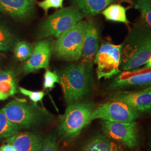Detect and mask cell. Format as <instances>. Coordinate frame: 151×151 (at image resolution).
<instances>
[{"label": "cell", "mask_w": 151, "mask_h": 151, "mask_svg": "<svg viewBox=\"0 0 151 151\" xmlns=\"http://www.w3.org/2000/svg\"><path fill=\"white\" fill-rule=\"evenodd\" d=\"M151 57V31L137 29L122 48L121 66L123 70H133L145 65Z\"/></svg>", "instance_id": "3957f363"}, {"label": "cell", "mask_w": 151, "mask_h": 151, "mask_svg": "<svg viewBox=\"0 0 151 151\" xmlns=\"http://www.w3.org/2000/svg\"><path fill=\"white\" fill-rule=\"evenodd\" d=\"M151 86V68L121 72L111 82L109 89L122 90L130 87Z\"/></svg>", "instance_id": "30bf717a"}, {"label": "cell", "mask_w": 151, "mask_h": 151, "mask_svg": "<svg viewBox=\"0 0 151 151\" xmlns=\"http://www.w3.org/2000/svg\"><path fill=\"white\" fill-rule=\"evenodd\" d=\"M22 130L7 118L2 110H0V138H9Z\"/></svg>", "instance_id": "ffe728a7"}, {"label": "cell", "mask_w": 151, "mask_h": 151, "mask_svg": "<svg viewBox=\"0 0 151 151\" xmlns=\"http://www.w3.org/2000/svg\"><path fill=\"white\" fill-rule=\"evenodd\" d=\"M2 110L7 118L22 129H43L54 121L53 115L45 108L24 100H13Z\"/></svg>", "instance_id": "6da1fadb"}, {"label": "cell", "mask_w": 151, "mask_h": 151, "mask_svg": "<svg viewBox=\"0 0 151 151\" xmlns=\"http://www.w3.org/2000/svg\"><path fill=\"white\" fill-rule=\"evenodd\" d=\"M144 68H151V57L148 61L144 65Z\"/></svg>", "instance_id": "4dcf8cb0"}, {"label": "cell", "mask_w": 151, "mask_h": 151, "mask_svg": "<svg viewBox=\"0 0 151 151\" xmlns=\"http://www.w3.org/2000/svg\"><path fill=\"white\" fill-rule=\"evenodd\" d=\"M149 146H150V148H151V133L150 134V138H149Z\"/></svg>", "instance_id": "1f68e13d"}, {"label": "cell", "mask_w": 151, "mask_h": 151, "mask_svg": "<svg viewBox=\"0 0 151 151\" xmlns=\"http://www.w3.org/2000/svg\"><path fill=\"white\" fill-rule=\"evenodd\" d=\"M96 105L92 103H74L68 105L65 113L60 116L58 134L60 138L70 141L76 138L90 124V117Z\"/></svg>", "instance_id": "277c9868"}, {"label": "cell", "mask_w": 151, "mask_h": 151, "mask_svg": "<svg viewBox=\"0 0 151 151\" xmlns=\"http://www.w3.org/2000/svg\"><path fill=\"white\" fill-rule=\"evenodd\" d=\"M17 43V39L15 35L5 25L0 23V50H13Z\"/></svg>", "instance_id": "d6986e66"}, {"label": "cell", "mask_w": 151, "mask_h": 151, "mask_svg": "<svg viewBox=\"0 0 151 151\" xmlns=\"http://www.w3.org/2000/svg\"><path fill=\"white\" fill-rule=\"evenodd\" d=\"M65 0H43L38 2V5L43 10L45 14H47L50 9L63 8Z\"/></svg>", "instance_id": "d4e9b609"}, {"label": "cell", "mask_w": 151, "mask_h": 151, "mask_svg": "<svg viewBox=\"0 0 151 151\" xmlns=\"http://www.w3.org/2000/svg\"><path fill=\"white\" fill-rule=\"evenodd\" d=\"M14 53L16 58L20 61L28 60L32 54V45L25 41L19 42L14 48Z\"/></svg>", "instance_id": "7402d4cb"}, {"label": "cell", "mask_w": 151, "mask_h": 151, "mask_svg": "<svg viewBox=\"0 0 151 151\" xmlns=\"http://www.w3.org/2000/svg\"><path fill=\"white\" fill-rule=\"evenodd\" d=\"M36 0H0V12L17 20H25L33 14Z\"/></svg>", "instance_id": "5bb4252c"}, {"label": "cell", "mask_w": 151, "mask_h": 151, "mask_svg": "<svg viewBox=\"0 0 151 151\" xmlns=\"http://www.w3.org/2000/svg\"><path fill=\"white\" fill-rule=\"evenodd\" d=\"M9 97L8 95H6L4 93L0 91V100H5L6 99H8V97Z\"/></svg>", "instance_id": "f546056e"}, {"label": "cell", "mask_w": 151, "mask_h": 151, "mask_svg": "<svg viewBox=\"0 0 151 151\" xmlns=\"http://www.w3.org/2000/svg\"><path fill=\"white\" fill-rule=\"evenodd\" d=\"M114 0H73L77 9L83 15L95 16Z\"/></svg>", "instance_id": "e0dca14e"}, {"label": "cell", "mask_w": 151, "mask_h": 151, "mask_svg": "<svg viewBox=\"0 0 151 151\" xmlns=\"http://www.w3.org/2000/svg\"><path fill=\"white\" fill-rule=\"evenodd\" d=\"M0 151H16L14 147L11 144L7 143L0 147Z\"/></svg>", "instance_id": "f1b7e54d"}, {"label": "cell", "mask_w": 151, "mask_h": 151, "mask_svg": "<svg viewBox=\"0 0 151 151\" xmlns=\"http://www.w3.org/2000/svg\"><path fill=\"white\" fill-rule=\"evenodd\" d=\"M127 9L119 4H112L107 6L102 11L104 16L109 21L118 22L129 24L127 17Z\"/></svg>", "instance_id": "ac0fdd59"}, {"label": "cell", "mask_w": 151, "mask_h": 151, "mask_svg": "<svg viewBox=\"0 0 151 151\" xmlns=\"http://www.w3.org/2000/svg\"><path fill=\"white\" fill-rule=\"evenodd\" d=\"M140 113L129 105L122 101L111 99L93 110L90 121L101 119L112 122H130L135 121Z\"/></svg>", "instance_id": "ba28073f"}, {"label": "cell", "mask_w": 151, "mask_h": 151, "mask_svg": "<svg viewBox=\"0 0 151 151\" xmlns=\"http://www.w3.org/2000/svg\"><path fill=\"white\" fill-rule=\"evenodd\" d=\"M53 49V44L49 40H42L38 42L33 48L32 55L24 65V73L27 74L42 68L48 69Z\"/></svg>", "instance_id": "7c38bea8"}, {"label": "cell", "mask_w": 151, "mask_h": 151, "mask_svg": "<svg viewBox=\"0 0 151 151\" xmlns=\"http://www.w3.org/2000/svg\"><path fill=\"white\" fill-rule=\"evenodd\" d=\"M6 141L12 145L16 151H40L44 138L37 132H19L7 138Z\"/></svg>", "instance_id": "9a60e30c"}, {"label": "cell", "mask_w": 151, "mask_h": 151, "mask_svg": "<svg viewBox=\"0 0 151 151\" xmlns=\"http://www.w3.org/2000/svg\"><path fill=\"white\" fill-rule=\"evenodd\" d=\"M0 91L9 96L14 95L17 93L16 81H5L0 82Z\"/></svg>", "instance_id": "4316f807"}, {"label": "cell", "mask_w": 151, "mask_h": 151, "mask_svg": "<svg viewBox=\"0 0 151 151\" xmlns=\"http://www.w3.org/2000/svg\"><path fill=\"white\" fill-rule=\"evenodd\" d=\"M56 83L60 84L58 75H57L55 72H52L49 69H46L44 76V88L46 90H51L54 88V85Z\"/></svg>", "instance_id": "603a6c76"}, {"label": "cell", "mask_w": 151, "mask_h": 151, "mask_svg": "<svg viewBox=\"0 0 151 151\" xmlns=\"http://www.w3.org/2000/svg\"><path fill=\"white\" fill-rule=\"evenodd\" d=\"M123 44L115 45L108 42L101 44L96 54L94 63L97 65V77L110 78L118 75L122 60Z\"/></svg>", "instance_id": "52a82bcc"}, {"label": "cell", "mask_w": 151, "mask_h": 151, "mask_svg": "<svg viewBox=\"0 0 151 151\" xmlns=\"http://www.w3.org/2000/svg\"><path fill=\"white\" fill-rule=\"evenodd\" d=\"M85 32L82 52V63L91 68L97 50L99 48V30L93 20L84 22Z\"/></svg>", "instance_id": "8fae6325"}, {"label": "cell", "mask_w": 151, "mask_h": 151, "mask_svg": "<svg viewBox=\"0 0 151 151\" xmlns=\"http://www.w3.org/2000/svg\"><path fill=\"white\" fill-rule=\"evenodd\" d=\"M84 32L85 23L81 20L62 34L53 45L54 55L66 61L80 60L82 56Z\"/></svg>", "instance_id": "5b68a950"}, {"label": "cell", "mask_w": 151, "mask_h": 151, "mask_svg": "<svg viewBox=\"0 0 151 151\" xmlns=\"http://www.w3.org/2000/svg\"><path fill=\"white\" fill-rule=\"evenodd\" d=\"M91 68L83 63L65 67L58 75L65 101L68 105L81 102L91 90Z\"/></svg>", "instance_id": "7a4b0ae2"}, {"label": "cell", "mask_w": 151, "mask_h": 151, "mask_svg": "<svg viewBox=\"0 0 151 151\" xmlns=\"http://www.w3.org/2000/svg\"><path fill=\"white\" fill-rule=\"evenodd\" d=\"M40 151H58L57 137L54 134H49L44 139Z\"/></svg>", "instance_id": "cb8c5ba5"}, {"label": "cell", "mask_w": 151, "mask_h": 151, "mask_svg": "<svg viewBox=\"0 0 151 151\" xmlns=\"http://www.w3.org/2000/svg\"><path fill=\"white\" fill-rule=\"evenodd\" d=\"M80 151H125L123 145L101 134L94 135L83 145Z\"/></svg>", "instance_id": "2e32d148"}, {"label": "cell", "mask_w": 151, "mask_h": 151, "mask_svg": "<svg viewBox=\"0 0 151 151\" xmlns=\"http://www.w3.org/2000/svg\"><path fill=\"white\" fill-rule=\"evenodd\" d=\"M112 99L128 104L139 113L151 111V86L139 91H118Z\"/></svg>", "instance_id": "4fadbf2b"}, {"label": "cell", "mask_w": 151, "mask_h": 151, "mask_svg": "<svg viewBox=\"0 0 151 151\" xmlns=\"http://www.w3.org/2000/svg\"><path fill=\"white\" fill-rule=\"evenodd\" d=\"M135 8L140 12L142 20L151 31V0H138Z\"/></svg>", "instance_id": "44dd1931"}, {"label": "cell", "mask_w": 151, "mask_h": 151, "mask_svg": "<svg viewBox=\"0 0 151 151\" xmlns=\"http://www.w3.org/2000/svg\"><path fill=\"white\" fill-rule=\"evenodd\" d=\"M5 81H16V75L13 70L0 72V82Z\"/></svg>", "instance_id": "83f0119b"}, {"label": "cell", "mask_w": 151, "mask_h": 151, "mask_svg": "<svg viewBox=\"0 0 151 151\" xmlns=\"http://www.w3.org/2000/svg\"><path fill=\"white\" fill-rule=\"evenodd\" d=\"M101 129L109 139L130 149L137 147L139 142L138 123L135 122H112L102 120Z\"/></svg>", "instance_id": "9c48e42d"}, {"label": "cell", "mask_w": 151, "mask_h": 151, "mask_svg": "<svg viewBox=\"0 0 151 151\" xmlns=\"http://www.w3.org/2000/svg\"><path fill=\"white\" fill-rule=\"evenodd\" d=\"M19 91L22 94L29 97L30 100L35 104H37L38 102H42L45 95V93L44 92L31 91L22 87H19Z\"/></svg>", "instance_id": "484cf974"}, {"label": "cell", "mask_w": 151, "mask_h": 151, "mask_svg": "<svg viewBox=\"0 0 151 151\" xmlns=\"http://www.w3.org/2000/svg\"><path fill=\"white\" fill-rule=\"evenodd\" d=\"M83 16L74 7L61 8L44 21L39 27V34L40 37L58 38L82 20Z\"/></svg>", "instance_id": "8992f818"}]
</instances>
